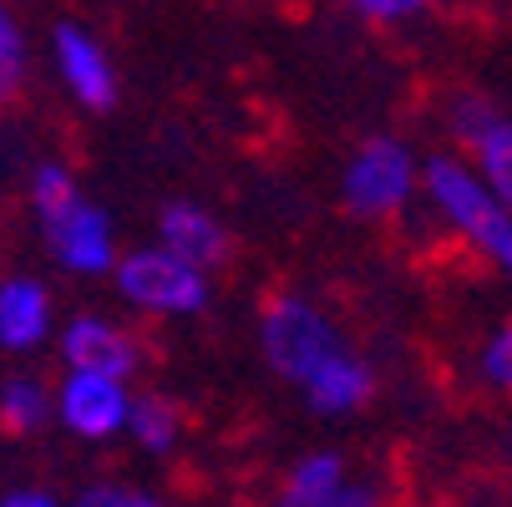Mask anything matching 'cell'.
<instances>
[{
    "instance_id": "1",
    "label": "cell",
    "mask_w": 512,
    "mask_h": 507,
    "mask_svg": "<svg viewBox=\"0 0 512 507\" xmlns=\"http://www.w3.org/2000/svg\"><path fill=\"white\" fill-rule=\"evenodd\" d=\"M426 183H431V198L447 208V219L462 234H472L497 264L512 269V219H507V208L452 158H436L426 168Z\"/></svg>"
},
{
    "instance_id": "2",
    "label": "cell",
    "mask_w": 512,
    "mask_h": 507,
    "mask_svg": "<svg viewBox=\"0 0 512 507\" xmlns=\"http://www.w3.org/2000/svg\"><path fill=\"white\" fill-rule=\"evenodd\" d=\"M335 350H340L335 345V330L305 300H274L264 310V355H269V366L279 376L305 386L310 371H320Z\"/></svg>"
},
{
    "instance_id": "3",
    "label": "cell",
    "mask_w": 512,
    "mask_h": 507,
    "mask_svg": "<svg viewBox=\"0 0 512 507\" xmlns=\"http://www.w3.org/2000/svg\"><path fill=\"white\" fill-rule=\"evenodd\" d=\"M117 284H122L127 300L148 305V310H203V300H208L203 274L193 264H183L178 254H168V249L132 254L117 269Z\"/></svg>"
},
{
    "instance_id": "4",
    "label": "cell",
    "mask_w": 512,
    "mask_h": 507,
    "mask_svg": "<svg viewBox=\"0 0 512 507\" xmlns=\"http://www.w3.org/2000/svg\"><path fill=\"white\" fill-rule=\"evenodd\" d=\"M406 193H411V153L401 148V142H391V137L365 142L360 158L345 173L350 213H360V219H381V213H391L396 203H406Z\"/></svg>"
},
{
    "instance_id": "5",
    "label": "cell",
    "mask_w": 512,
    "mask_h": 507,
    "mask_svg": "<svg viewBox=\"0 0 512 507\" xmlns=\"http://www.w3.org/2000/svg\"><path fill=\"white\" fill-rule=\"evenodd\" d=\"M61 421L77 437H112L127 426V391L117 376H97V371H77L61 386Z\"/></svg>"
},
{
    "instance_id": "6",
    "label": "cell",
    "mask_w": 512,
    "mask_h": 507,
    "mask_svg": "<svg viewBox=\"0 0 512 507\" xmlns=\"http://www.w3.org/2000/svg\"><path fill=\"white\" fill-rule=\"evenodd\" d=\"M46 234L56 244V259L66 269H82V274H97L112 264V224L107 213L92 208V203H71L66 213H56V219H46Z\"/></svg>"
},
{
    "instance_id": "7",
    "label": "cell",
    "mask_w": 512,
    "mask_h": 507,
    "mask_svg": "<svg viewBox=\"0 0 512 507\" xmlns=\"http://www.w3.org/2000/svg\"><path fill=\"white\" fill-rule=\"evenodd\" d=\"M61 350H66V360L77 371H97V376H127L132 366H137V345L117 330V325H107V320H92V315H82L77 325L66 330V340H61Z\"/></svg>"
},
{
    "instance_id": "8",
    "label": "cell",
    "mask_w": 512,
    "mask_h": 507,
    "mask_svg": "<svg viewBox=\"0 0 512 507\" xmlns=\"http://www.w3.org/2000/svg\"><path fill=\"white\" fill-rule=\"evenodd\" d=\"M56 61H61V77L71 82V92H77L87 107H112L117 87H112V66L102 56V46L77 31V26H61L56 31Z\"/></svg>"
},
{
    "instance_id": "9",
    "label": "cell",
    "mask_w": 512,
    "mask_h": 507,
    "mask_svg": "<svg viewBox=\"0 0 512 507\" xmlns=\"http://www.w3.org/2000/svg\"><path fill=\"white\" fill-rule=\"evenodd\" d=\"M163 244H168V254H178V259L193 264V269L224 264V254H229L224 229H218L208 213H198L193 203H173V208L163 213Z\"/></svg>"
},
{
    "instance_id": "10",
    "label": "cell",
    "mask_w": 512,
    "mask_h": 507,
    "mask_svg": "<svg viewBox=\"0 0 512 507\" xmlns=\"http://www.w3.org/2000/svg\"><path fill=\"white\" fill-rule=\"evenodd\" d=\"M305 391H310V406H315V411L340 416V411H355L365 396H371L376 381H371V371H365L360 360H350L345 350H335L320 371H310Z\"/></svg>"
},
{
    "instance_id": "11",
    "label": "cell",
    "mask_w": 512,
    "mask_h": 507,
    "mask_svg": "<svg viewBox=\"0 0 512 507\" xmlns=\"http://www.w3.org/2000/svg\"><path fill=\"white\" fill-rule=\"evenodd\" d=\"M51 325V305L41 295V284L31 279H11L6 289H0V340H6L11 350H26L46 335Z\"/></svg>"
},
{
    "instance_id": "12",
    "label": "cell",
    "mask_w": 512,
    "mask_h": 507,
    "mask_svg": "<svg viewBox=\"0 0 512 507\" xmlns=\"http://www.w3.org/2000/svg\"><path fill=\"white\" fill-rule=\"evenodd\" d=\"M340 487H345V462L320 452V457H305L295 472H289V482L279 487L274 507H325Z\"/></svg>"
},
{
    "instance_id": "13",
    "label": "cell",
    "mask_w": 512,
    "mask_h": 507,
    "mask_svg": "<svg viewBox=\"0 0 512 507\" xmlns=\"http://www.w3.org/2000/svg\"><path fill=\"white\" fill-rule=\"evenodd\" d=\"M51 416V396L36 386V381H11L0 391V426L11 431V437H26V431H41Z\"/></svg>"
},
{
    "instance_id": "14",
    "label": "cell",
    "mask_w": 512,
    "mask_h": 507,
    "mask_svg": "<svg viewBox=\"0 0 512 507\" xmlns=\"http://www.w3.org/2000/svg\"><path fill=\"white\" fill-rule=\"evenodd\" d=\"M127 426H132V437L148 447V452H168V447L178 442V411H173L163 396L127 401Z\"/></svg>"
},
{
    "instance_id": "15",
    "label": "cell",
    "mask_w": 512,
    "mask_h": 507,
    "mask_svg": "<svg viewBox=\"0 0 512 507\" xmlns=\"http://www.w3.org/2000/svg\"><path fill=\"white\" fill-rule=\"evenodd\" d=\"M477 153H482V168H487V178H492L497 203L512 208V122L497 117V122L477 137Z\"/></svg>"
},
{
    "instance_id": "16",
    "label": "cell",
    "mask_w": 512,
    "mask_h": 507,
    "mask_svg": "<svg viewBox=\"0 0 512 507\" xmlns=\"http://www.w3.org/2000/svg\"><path fill=\"white\" fill-rule=\"evenodd\" d=\"M71 203H77V183H71L61 168H41L36 173V208H41V219H56V213H66Z\"/></svg>"
},
{
    "instance_id": "17",
    "label": "cell",
    "mask_w": 512,
    "mask_h": 507,
    "mask_svg": "<svg viewBox=\"0 0 512 507\" xmlns=\"http://www.w3.org/2000/svg\"><path fill=\"white\" fill-rule=\"evenodd\" d=\"M21 66H26V51H21V31L11 26V16L0 11V97H11L16 82H21Z\"/></svg>"
},
{
    "instance_id": "18",
    "label": "cell",
    "mask_w": 512,
    "mask_h": 507,
    "mask_svg": "<svg viewBox=\"0 0 512 507\" xmlns=\"http://www.w3.org/2000/svg\"><path fill=\"white\" fill-rule=\"evenodd\" d=\"M492 122H497V107H492L487 97H462V102L452 107V127H457L462 142H472V148H477V137H482Z\"/></svg>"
},
{
    "instance_id": "19",
    "label": "cell",
    "mask_w": 512,
    "mask_h": 507,
    "mask_svg": "<svg viewBox=\"0 0 512 507\" xmlns=\"http://www.w3.org/2000/svg\"><path fill=\"white\" fill-rule=\"evenodd\" d=\"M482 366H487V381L492 386H502V391H512V325L492 340V350H487V360H482Z\"/></svg>"
},
{
    "instance_id": "20",
    "label": "cell",
    "mask_w": 512,
    "mask_h": 507,
    "mask_svg": "<svg viewBox=\"0 0 512 507\" xmlns=\"http://www.w3.org/2000/svg\"><path fill=\"white\" fill-rule=\"evenodd\" d=\"M350 6L376 16V21H396V16H411L416 6H426V0H350Z\"/></svg>"
},
{
    "instance_id": "21",
    "label": "cell",
    "mask_w": 512,
    "mask_h": 507,
    "mask_svg": "<svg viewBox=\"0 0 512 507\" xmlns=\"http://www.w3.org/2000/svg\"><path fill=\"white\" fill-rule=\"evenodd\" d=\"M137 492H122V487H87L77 497V507H132Z\"/></svg>"
},
{
    "instance_id": "22",
    "label": "cell",
    "mask_w": 512,
    "mask_h": 507,
    "mask_svg": "<svg viewBox=\"0 0 512 507\" xmlns=\"http://www.w3.org/2000/svg\"><path fill=\"white\" fill-rule=\"evenodd\" d=\"M325 507H381V497H376V487H355V482H345Z\"/></svg>"
},
{
    "instance_id": "23",
    "label": "cell",
    "mask_w": 512,
    "mask_h": 507,
    "mask_svg": "<svg viewBox=\"0 0 512 507\" xmlns=\"http://www.w3.org/2000/svg\"><path fill=\"white\" fill-rule=\"evenodd\" d=\"M0 507H56L46 492H31V487H21V492H11L6 502H0Z\"/></svg>"
},
{
    "instance_id": "24",
    "label": "cell",
    "mask_w": 512,
    "mask_h": 507,
    "mask_svg": "<svg viewBox=\"0 0 512 507\" xmlns=\"http://www.w3.org/2000/svg\"><path fill=\"white\" fill-rule=\"evenodd\" d=\"M132 507H163V502H153V497H132Z\"/></svg>"
},
{
    "instance_id": "25",
    "label": "cell",
    "mask_w": 512,
    "mask_h": 507,
    "mask_svg": "<svg viewBox=\"0 0 512 507\" xmlns=\"http://www.w3.org/2000/svg\"><path fill=\"white\" fill-rule=\"evenodd\" d=\"M507 452H512V437H507Z\"/></svg>"
}]
</instances>
